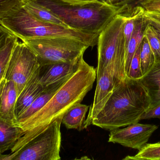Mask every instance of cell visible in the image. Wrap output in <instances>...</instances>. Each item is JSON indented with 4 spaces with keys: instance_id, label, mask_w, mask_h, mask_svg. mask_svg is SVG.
I'll return each instance as SVG.
<instances>
[{
    "instance_id": "1",
    "label": "cell",
    "mask_w": 160,
    "mask_h": 160,
    "mask_svg": "<svg viewBox=\"0 0 160 160\" xmlns=\"http://www.w3.org/2000/svg\"><path fill=\"white\" fill-rule=\"evenodd\" d=\"M97 78V69L80 59L77 71L64 83L41 110L22 122L14 123L21 128L23 135L17 144L24 147L44 130L52 121L81 103L92 89Z\"/></svg>"
},
{
    "instance_id": "2",
    "label": "cell",
    "mask_w": 160,
    "mask_h": 160,
    "mask_svg": "<svg viewBox=\"0 0 160 160\" xmlns=\"http://www.w3.org/2000/svg\"><path fill=\"white\" fill-rule=\"evenodd\" d=\"M151 101L141 79L127 78L114 88L105 106L92 125L106 130L138 123L151 106Z\"/></svg>"
},
{
    "instance_id": "3",
    "label": "cell",
    "mask_w": 160,
    "mask_h": 160,
    "mask_svg": "<svg viewBox=\"0 0 160 160\" xmlns=\"http://www.w3.org/2000/svg\"><path fill=\"white\" fill-rule=\"evenodd\" d=\"M52 11L69 28L99 35L122 9L99 1L85 5H70L56 0H35Z\"/></svg>"
},
{
    "instance_id": "4",
    "label": "cell",
    "mask_w": 160,
    "mask_h": 160,
    "mask_svg": "<svg viewBox=\"0 0 160 160\" xmlns=\"http://www.w3.org/2000/svg\"><path fill=\"white\" fill-rule=\"evenodd\" d=\"M0 26L21 40L34 38H68L93 47L97 45L99 36L38 20L23 8L22 3L0 18Z\"/></svg>"
},
{
    "instance_id": "5",
    "label": "cell",
    "mask_w": 160,
    "mask_h": 160,
    "mask_svg": "<svg viewBox=\"0 0 160 160\" xmlns=\"http://www.w3.org/2000/svg\"><path fill=\"white\" fill-rule=\"evenodd\" d=\"M125 18L119 14L102 31L98 37L97 77L110 65L113 66L114 87L127 78Z\"/></svg>"
},
{
    "instance_id": "6",
    "label": "cell",
    "mask_w": 160,
    "mask_h": 160,
    "mask_svg": "<svg viewBox=\"0 0 160 160\" xmlns=\"http://www.w3.org/2000/svg\"><path fill=\"white\" fill-rule=\"evenodd\" d=\"M21 41L33 53L41 66L79 61L90 47L82 41L68 38H34Z\"/></svg>"
},
{
    "instance_id": "7",
    "label": "cell",
    "mask_w": 160,
    "mask_h": 160,
    "mask_svg": "<svg viewBox=\"0 0 160 160\" xmlns=\"http://www.w3.org/2000/svg\"><path fill=\"white\" fill-rule=\"evenodd\" d=\"M62 120L55 119L19 151L9 154L10 160H61Z\"/></svg>"
},
{
    "instance_id": "8",
    "label": "cell",
    "mask_w": 160,
    "mask_h": 160,
    "mask_svg": "<svg viewBox=\"0 0 160 160\" xmlns=\"http://www.w3.org/2000/svg\"><path fill=\"white\" fill-rule=\"evenodd\" d=\"M41 66L33 53L24 42L18 40L10 57L5 74L7 81L16 85L18 95L40 73Z\"/></svg>"
},
{
    "instance_id": "9",
    "label": "cell",
    "mask_w": 160,
    "mask_h": 160,
    "mask_svg": "<svg viewBox=\"0 0 160 160\" xmlns=\"http://www.w3.org/2000/svg\"><path fill=\"white\" fill-rule=\"evenodd\" d=\"M158 128L156 125L134 123L124 128L110 131L108 142L140 150Z\"/></svg>"
},
{
    "instance_id": "10",
    "label": "cell",
    "mask_w": 160,
    "mask_h": 160,
    "mask_svg": "<svg viewBox=\"0 0 160 160\" xmlns=\"http://www.w3.org/2000/svg\"><path fill=\"white\" fill-rule=\"evenodd\" d=\"M97 83L93 103L89 108L88 117L83 126V129L92 125L93 119L100 112L110 98L114 88L113 66L109 65L102 73L97 77Z\"/></svg>"
},
{
    "instance_id": "11",
    "label": "cell",
    "mask_w": 160,
    "mask_h": 160,
    "mask_svg": "<svg viewBox=\"0 0 160 160\" xmlns=\"http://www.w3.org/2000/svg\"><path fill=\"white\" fill-rule=\"evenodd\" d=\"M79 61L54 63L41 66L39 82L45 88L70 78L78 70Z\"/></svg>"
},
{
    "instance_id": "12",
    "label": "cell",
    "mask_w": 160,
    "mask_h": 160,
    "mask_svg": "<svg viewBox=\"0 0 160 160\" xmlns=\"http://www.w3.org/2000/svg\"><path fill=\"white\" fill-rule=\"evenodd\" d=\"M18 92L12 81H7L0 101V117L15 123Z\"/></svg>"
},
{
    "instance_id": "13",
    "label": "cell",
    "mask_w": 160,
    "mask_h": 160,
    "mask_svg": "<svg viewBox=\"0 0 160 160\" xmlns=\"http://www.w3.org/2000/svg\"><path fill=\"white\" fill-rule=\"evenodd\" d=\"M23 135L21 128L13 122L0 117V152L3 153L12 149Z\"/></svg>"
},
{
    "instance_id": "14",
    "label": "cell",
    "mask_w": 160,
    "mask_h": 160,
    "mask_svg": "<svg viewBox=\"0 0 160 160\" xmlns=\"http://www.w3.org/2000/svg\"><path fill=\"white\" fill-rule=\"evenodd\" d=\"M22 5L26 11L38 20L69 28L52 11L40 4L35 0H23L22 2Z\"/></svg>"
},
{
    "instance_id": "15",
    "label": "cell",
    "mask_w": 160,
    "mask_h": 160,
    "mask_svg": "<svg viewBox=\"0 0 160 160\" xmlns=\"http://www.w3.org/2000/svg\"><path fill=\"white\" fill-rule=\"evenodd\" d=\"M144 9L138 15L135 19L134 30L127 47L126 57L127 76L129 70L131 63L133 55L142 42L143 37L144 31L148 24L144 16Z\"/></svg>"
},
{
    "instance_id": "16",
    "label": "cell",
    "mask_w": 160,
    "mask_h": 160,
    "mask_svg": "<svg viewBox=\"0 0 160 160\" xmlns=\"http://www.w3.org/2000/svg\"><path fill=\"white\" fill-rule=\"evenodd\" d=\"M68 79H65L44 88L42 93L35 100L32 104L17 118L15 123L22 122L41 110L49 101L60 87Z\"/></svg>"
},
{
    "instance_id": "17",
    "label": "cell",
    "mask_w": 160,
    "mask_h": 160,
    "mask_svg": "<svg viewBox=\"0 0 160 160\" xmlns=\"http://www.w3.org/2000/svg\"><path fill=\"white\" fill-rule=\"evenodd\" d=\"M141 80L151 99L150 109L156 107L160 103V62L155 63Z\"/></svg>"
},
{
    "instance_id": "18",
    "label": "cell",
    "mask_w": 160,
    "mask_h": 160,
    "mask_svg": "<svg viewBox=\"0 0 160 160\" xmlns=\"http://www.w3.org/2000/svg\"><path fill=\"white\" fill-rule=\"evenodd\" d=\"M39 76L35 78L18 97L16 109L17 119L44 91V87L38 80Z\"/></svg>"
},
{
    "instance_id": "19",
    "label": "cell",
    "mask_w": 160,
    "mask_h": 160,
    "mask_svg": "<svg viewBox=\"0 0 160 160\" xmlns=\"http://www.w3.org/2000/svg\"><path fill=\"white\" fill-rule=\"evenodd\" d=\"M89 106L78 103L71 108L64 115L62 123L68 129H77L79 131L83 130L86 115Z\"/></svg>"
},
{
    "instance_id": "20",
    "label": "cell",
    "mask_w": 160,
    "mask_h": 160,
    "mask_svg": "<svg viewBox=\"0 0 160 160\" xmlns=\"http://www.w3.org/2000/svg\"><path fill=\"white\" fill-rule=\"evenodd\" d=\"M18 40V37L9 34L0 50V76H5L11 54Z\"/></svg>"
},
{
    "instance_id": "21",
    "label": "cell",
    "mask_w": 160,
    "mask_h": 160,
    "mask_svg": "<svg viewBox=\"0 0 160 160\" xmlns=\"http://www.w3.org/2000/svg\"><path fill=\"white\" fill-rule=\"evenodd\" d=\"M140 59L141 69L143 76L152 68L156 63L155 55L147 38L144 35L141 45Z\"/></svg>"
},
{
    "instance_id": "22",
    "label": "cell",
    "mask_w": 160,
    "mask_h": 160,
    "mask_svg": "<svg viewBox=\"0 0 160 160\" xmlns=\"http://www.w3.org/2000/svg\"><path fill=\"white\" fill-rule=\"evenodd\" d=\"M125 160H160V142L146 144L135 156H127Z\"/></svg>"
},
{
    "instance_id": "23",
    "label": "cell",
    "mask_w": 160,
    "mask_h": 160,
    "mask_svg": "<svg viewBox=\"0 0 160 160\" xmlns=\"http://www.w3.org/2000/svg\"><path fill=\"white\" fill-rule=\"evenodd\" d=\"M143 35L148 40L155 55L156 63L160 62V41L153 26L148 23L144 31Z\"/></svg>"
},
{
    "instance_id": "24",
    "label": "cell",
    "mask_w": 160,
    "mask_h": 160,
    "mask_svg": "<svg viewBox=\"0 0 160 160\" xmlns=\"http://www.w3.org/2000/svg\"><path fill=\"white\" fill-rule=\"evenodd\" d=\"M141 45H142V42L133 55L131 63L129 70L127 75V77L132 79H141L143 77V74L141 69V59H140Z\"/></svg>"
},
{
    "instance_id": "25",
    "label": "cell",
    "mask_w": 160,
    "mask_h": 160,
    "mask_svg": "<svg viewBox=\"0 0 160 160\" xmlns=\"http://www.w3.org/2000/svg\"><path fill=\"white\" fill-rule=\"evenodd\" d=\"M144 0H100V1L121 8L123 13L131 11L137 7L141 6V3Z\"/></svg>"
},
{
    "instance_id": "26",
    "label": "cell",
    "mask_w": 160,
    "mask_h": 160,
    "mask_svg": "<svg viewBox=\"0 0 160 160\" xmlns=\"http://www.w3.org/2000/svg\"><path fill=\"white\" fill-rule=\"evenodd\" d=\"M23 0H0V18L12 8L20 3Z\"/></svg>"
},
{
    "instance_id": "27",
    "label": "cell",
    "mask_w": 160,
    "mask_h": 160,
    "mask_svg": "<svg viewBox=\"0 0 160 160\" xmlns=\"http://www.w3.org/2000/svg\"><path fill=\"white\" fill-rule=\"evenodd\" d=\"M141 6L145 11L160 12V0H144Z\"/></svg>"
},
{
    "instance_id": "28",
    "label": "cell",
    "mask_w": 160,
    "mask_h": 160,
    "mask_svg": "<svg viewBox=\"0 0 160 160\" xmlns=\"http://www.w3.org/2000/svg\"><path fill=\"white\" fill-rule=\"evenodd\" d=\"M143 15L149 24L160 28V12H148L144 10Z\"/></svg>"
},
{
    "instance_id": "29",
    "label": "cell",
    "mask_w": 160,
    "mask_h": 160,
    "mask_svg": "<svg viewBox=\"0 0 160 160\" xmlns=\"http://www.w3.org/2000/svg\"><path fill=\"white\" fill-rule=\"evenodd\" d=\"M158 118L160 120V103L154 108L149 109L140 118V120Z\"/></svg>"
},
{
    "instance_id": "30",
    "label": "cell",
    "mask_w": 160,
    "mask_h": 160,
    "mask_svg": "<svg viewBox=\"0 0 160 160\" xmlns=\"http://www.w3.org/2000/svg\"><path fill=\"white\" fill-rule=\"evenodd\" d=\"M70 5H85L91 3H98L99 0H56Z\"/></svg>"
},
{
    "instance_id": "31",
    "label": "cell",
    "mask_w": 160,
    "mask_h": 160,
    "mask_svg": "<svg viewBox=\"0 0 160 160\" xmlns=\"http://www.w3.org/2000/svg\"><path fill=\"white\" fill-rule=\"evenodd\" d=\"M9 33L7 32L6 30H4L2 34H0V50L2 49L5 43L6 40L8 36Z\"/></svg>"
},
{
    "instance_id": "32",
    "label": "cell",
    "mask_w": 160,
    "mask_h": 160,
    "mask_svg": "<svg viewBox=\"0 0 160 160\" xmlns=\"http://www.w3.org/2000/svg\"><path fill=\"white\" fill-rule=\"evenodd\" d=\"M6 82L7 80L5 79V76H0V101H1V98H2L4 88Z\"/></svg>"
},
{
    "instance_id": "33",
    "label": "cell",
    "mask_w": 160,
    "mask_h": 160,
    "mask_svg": "<svg viewBox=\"0 0 160 160\" xmlns=\"http://www.w3.org/2000/svg\"><path fill=\"white\" fill-rule=\"evenodd\" d=\"M150 25H151V24H150ZM152 26H153V28H154V30H155V32H156V34H157V35H158V37L160 41V28L158 27H157V26H153V25H152Z\"/></svg>"
},
{
    "instance_id": "34",
    "label": "cell",
    "mask_w": 160,
    "mask_h": 160,
    "mask_svg": "<svg viewBox=\"0 0 160 160\" xmlns=\"http://www.w3.org/2000/svg\"><path fill=\"white\" fill-rule=\"evenodd\" d=\"M4 30V29H3L2 27L0 26V34H1L2 33H3V32Z\"/></svg>"
},
{
    "instance_id": "35",
    "label": "cell",
    "mask_w": 160,
    "mask_h": 160,
    "mask_svg": "<svg viewBox=\"0 0 160 160\" xmlns=\"http://www.w3.org/2000/svg\"><path fill=\"white\" fill-rule=\"evenodd\" d=\"M99 1H100V0H99Z\"/></svg>"
}]
</instances>
